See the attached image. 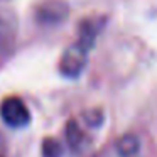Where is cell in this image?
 Returning a JSON list of instances; mask_svg holds the SVG:
<instances>
[{"instance_id":"6da1fadb","label":"cell","mask_w":157,"mask_h":157,"mask_svg":"<svg viewBox=\"0 0 157 157\" xmlns=\"http://www.w3.org/2000/svg\"><path fill=\"white\" fill-rule=\"evenodd\" d=\"M103 27L101 19H86L79 25V34L76 42H73L64 52L59 61V71L68 78H76L85 69L88 54L95 44L96 37L100 34V29Z\"/></svg>"},{"instance_id":"7a4b0ae2","label":"cell","mask_w":157,"mask_h":157,"mask_svg":"<svg viewBox=\"0 0 157 157\" xmlns=\"http://www.w3.org/2000/svg\"><path fill=\"white\" fill-rule=\"evenodd\" d=\"M0 117L9 127H14V128L25 127L31 122V113H29L27 106L17 96L5 98L0 103Z\"/></svg>"},{"instance_id":"3957f363","label":"cell","mask_w":157,"mask_h":157,"mask_svg":"<svg viewBox=\"0 0 157 157\" xmlns=\"http://www.w3.org/2000/svg\"><path fill=\"white\" fill-rule=\"evenodd\" d=\"M115 149L122 157H132V155H135V154L139 152L140 142H139V139H137L135 135H123L122 139L117 142Z\"/></svg>"},{"instance_id":"277c9868","label":"cell","mask_w":157,"mask_h":157,"mask_svg":"<svg viewBox=\"0 0 157 157\" xmlns=\"http://www.w3.org/2000/svg\"><path fill=\"white\" fill-rule=\"evenodd\" d=\"M66 137H68V142L73 149H79V145L83 144V132L78 127L76 122H69L68 127H66Z\"/></svg>"},{"instance_id":"5b68a950","label":"cell","mask_w":157,"mask_h":157,"mask_svg":"<svg viewBox=\"0 0 157 157\" xmlns=\"http://www.w3.org/2000/svg\"><path fill=\"white\" fill-rule=\"evenodd\" d=\"M61 155H63L61 144H59L58 140L48 137V139L42 142V157H61Z\"/></svg>"},{"instance_id":"8992f818","label":"cell","mask_w":157,"mask_h":157,"mask_svg":"<svg viewBox=\"0 0 157 157\" xmlns=\"http://www.w3.org/2000/svg\"><path fill=\"white\" fill-rule=\"evenodd\" d=\"M7 36H9V24H7V21L4 19L2 12H0V48H2V44L5 42Z\"/></svg>"}]
</instances>
